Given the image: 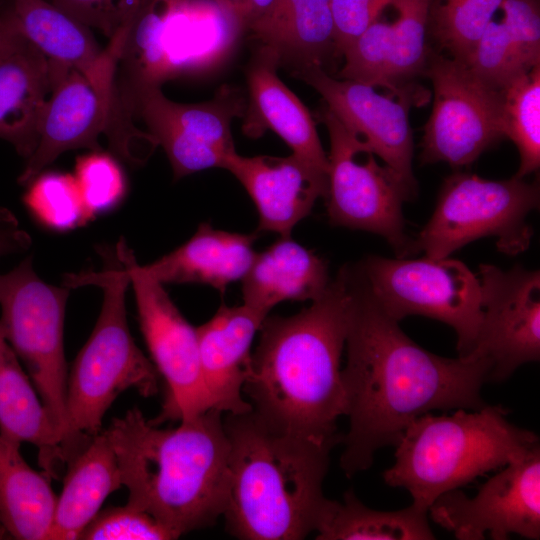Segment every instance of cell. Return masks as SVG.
Segmentation results:
<instances>
[{
	"mask_svg": "<svg viewBox=\"0 0 540 540\" xmlns=\"http://www.w3.org/2000/svg\"><path fill=\"white\" fill-rule=\"evenodd\" d=\"M115 253L128 272L141 332L166 385L161 413L150 421L159 425L202 414L211 403L200 369L196 327L181 314L163 284L137 263L123 240L116 245Z\"/></svg>",
	"mask_w": 540,
	"mask_h": 540,
	"instance_id": "obj_11",
	"label": "cell"
},
{
	"mask_svg": "<svg viewBox=\"0 0 540 540\" xmlns=\"http://www.w3.org/2000/svg\"><path fill=\"white\" fill-rule=\"evenodd\" d=\"M319 540H431L428 511L414 504L397 511L367 507L348 489L342 501L326 500L316 524Z\"/></svg>",
	"mask_w": 540,
	"mask_h": 540,
	"instance_id": "obj_30",
	"label": "cell"
},
{
	"mask_svg": "<svg viewBox=\"0 0 540 540\" xmlns=\"http://www.w3.org/2000/svg\"><path fill=\"white\" fill-rule=\"evenodd\" d=\"M102 254V271L66 278L67 287H100L103 302L94 329L68 372L62 445L65 463L102 431L105 413L121 393L135 389L148 398L158 392L160 375L129 330L125 301L130 284L128 272L115 252Z\"/></svg>",
	"mask_w": 540,
	"mask_h": 540,
	"instance_id": "obj_6",
	"label": "cell"
},
{
	"mask_svg": "<svg viewBox=\"0 0 540 540\" xmlns=\"http://www.w3.org/2000/svg\"><path fill=\"white\" fill-rule=\"evenodd\" d=\"M423 74L431 80L434 92L421 141L423 164L464 167L505 138L500 90L463 61L431 53Z\"/></svg>",
	"mask_w": 540,
	"mask_h": 540,
	"instance_id": "obj_12",
	"label": "cell"
},
{
	"mask_svg": "<svg viewBox=\"0 0 540 540\" xmlns=\"http://www.w3.org/2000/svg\"><path fill=\"white\" fill-rule=\"evenodd\" d=\"M223 168L236 177L255 204L258 230L280 237L290 236L316 200L327 193V173L294 154L245 157L234 152Z\"/></svg>",
	"mask_w": 540,
	"mask_h": 540,
	"instance_id": "obj_20",
	"label": "cell"
},
{
	"mask_svg": "<svg viewBox=\"0 0 540 540\" xmlns=\"http://www.w3.org/2000/svg\"><path fill=\"white\" fill-rule=\"evenodd\" d=\"M30 243V236L19 228L18 221L0 224V258L7 254L24 251Z\"/></svg>",
	"mask_w": 540,
	"mask_h": 540,
	"instance_id": "obj_41",
	"label": "cell"
},
{
	"mask_svg": "<svg viewBox=\"0 0 540 540\" xmlns=\"http://www.w3.org/2000/svg\"><path fill=\"white\" fill-rule=\"evenodd\" d=\"M7 536L8 535H7L6 531L4 530L2 525L0 524V539H6V538H8Z\"/></svg>",
	"mask_w": 540,
	"mask_h": 540,
	"instance_id": "obj_44",
	"label": "cell"
},
{
	"mask_svg": "<svg viewBox=\"0 0 540 540\" xmlns=\"http://www.w3.org/2000/svg\"><path fill=\"white\" fill-rule=\"evenodd\" d=\"M223 422L230 445L227 531L246 540H298L314 532L334 447L275 430L252 411Z\"/></svg>",
	"mask_w": 540,
	"mask_h": 540,
	"instance_id": "obj_4",
	"label": "cell"
},
{
	"mask_svg": "<svg viewBox=\"0 0 540 540\" xmlns=\"http://www.w3.org/2000/svg\"><path fill=\"white\" fill-rule=\"evenodd\" d=\"M17 221L13 213L5 208H0V224Z\"/></svg>",
	"mask_w": 540,
	"mask_h": 540,
	"instance_id": "obj_43",
	"label": "cell"
},
{
	"mask_svg": "<svg viewBox=\"0 0 540 540\" xmlns=\"http://www.w3.org/2000/svg\"><path fill=\"white\" fill-rule=\"evenodd\" d=\"M294 76L314 88L341 124L362 139L416 192L412 170L414 145L409 122L410 107L420 100L418 95L415 96V90L407 86L381 94L376 87L334 78L317 65L296 70Z\"/></svg>",
	"mask_w": 540,
	"mask_h": 540,
	"instance_id": "obj_16",
	"label": "cell"
},
{
	"mask_svg": "<svg viewBox=\"0 0 540 540\" xmlns=\"http://www.w3.org/2000/svg\"><path fill=\"white\" fill-rule=\"evenodd\" d=\"M503 0H431L429 35L447 56L467 61Z\"/></svg>",
	"mask_w": 540,
	"mask_h": 540,
	"instance_id": "obj_32",
	"label": "cell"
},
{
	"mask_svg": "<svg viewBox=\"0 0 540 540\" xmlns=\"http://www.w3.org/2000/svg\"><path fill=\"white\" fill-rule=\"evenodd\" d=\"M265 317L244 304H223L209 321L196 327L200 369L211 408L227 414L251 411L243 386L253 339Z\"/></svg>",
	"mask_w": 540,
	"mask_h": 540,
	"instance_id": "obj_22",
	"label": "cell"
},
{
	"mask_svg": "<svg viewBox=\"0 0 540 540\" xmlns=\"http://www.w3.org/2000/svg\"><path fill=\"white\" fill-rule=\"evenodd\" d=\"M73 176L89 219L115 208L127 191L122 167L115 157L101 150L78 157Z\"/></svg>",
	"mask_w": 540,
	"mask_h": 540,
	"instance_id": "obj_35",
	"label": "cell"
},
{
	"mask_svg": "<svg viewBox=\"0 0 540 540\" xmlns=\"http://www.w3.org/2000/svg\"><path fill=\"white\" fill-rule=\"evenodd\" d=\"M115 451L128 504L141 509L178 538L214 525L230 492V445L222 412L210 408L161 429L137 408L105 430Z\"/></svg>",
	"mask_w": 540,
	"mask_h": 540,
	"instance_id": "obj_3",
	"label": "cell"
},
{
	"mask_svg": "<svg viewBox=\"0 0 540 540\" xmlns=\"http://www.w3.org/2000/svg\"><path fill=\"white\" fill-rule=\"evenodd\" d=\"M539 205V186L524 178L489 180L454 173L442 186L435 210L412 244V253L438 259L466 244L493 236L507 255L525 251L533 234L528 214Z\"/></svg>",
	"mask_w": 540,
	"mask_h": 540,
	"instance_id": "obj_7",
	"label": "cell"
},
{
	"mask_svg": "<svg viewBox=\"0 0 540 540\" xmlns=\"http://www.w3.org/2000/svg\"><path fill=\"white\" fill-rule=\"evenodd\" d=\"M330 282L326 262L288 237L255 258L242 279L243 304L267 316L277 304L315 300Z\"/></svg>",
	"mask_w": 540,
	"mask_h": 540,
	"instance_id": "obj_24",
	"label": "cell"
},
{
	"mask_svg": "<svg viewBox=\"0 0 540 540\" xmlns=\"http://www.w3.org/2000/svg\"><path fill=\"white\" fill-rule=\"evenodd\" d=\"M278 54L261 45L246 69L248 102L242 131L259 138L266 130L275 132L292 154L328 174V155L319 139L315 122L307 107L281 81Z\"/></svg>",
	"mask_w": 540,
	"mask_h": 540,
	"instance_id": "obj_21",
	"label": "cell"
},
{
	"mask_svg": "<svg viewBox=\"0 0 540 540\" xmlns=\"http://www.w3.org/2000/svg\"><path fill=\"white\" fill-rule=\"evenodd\" d=\"M144 0H51L89 28L111 39L137 15Z\"/></svg>",
	"mask_w": 540,
	"mask_h": 540,
	"instance_id": "obj_37",
	"label": "cell"
},
{
	"mask_svg": "<svg viewBox=\"0 0 540 540\" xmlns=\"http://www.w3.org/2000/svg\"><path fill=\"white\" fill-rule=\"evenodd\" d=\"M482 320L474 350L490 369L487 382H502L540 359V273L481 264Z\"/></svg>",
	"mask_w": 540,
	"mask_h": 540,
	"instance_id": "obj_15",
	"label": "cell"
},
{
	"mask_svg": "<svg viewBox=\"0 0 540 540\" xmlns=\"http://www.w3.org/2000/svg\"><path fill=\"white\" fill-rule=\"evenodd\" d=\"M372 296L393 319L422 315L451 326L458 356L475 347L482 320L479 277L460 260L368 257L358 269Z\"/></svg>",
	"mask_w": 540,
	"mask_h": 540,
	"instance_id": "obj_9",
	"label": "cell"
},
{
	"mask_svg": "<svg viewBox=\"0 0 540 540\" xmlns=\"http://www.w3.org/2000/svg\"><path fill=\"white\" fill-rule=\"evenodd\" d=\"M347 361L342 369L349 429L340 466L347 477L433 410H478L489 362L475 354L445 358L416 344L377 303L358 269L349 268Z\"/></svg>",
	"mask_w": 540,
	"mask_h": 540,
	"instance_id": "obj_1",
	"label": "cell"
},
{
	"mask_svg": "<svg viewBox=\"0 0 540 540\" xmlns=\"http://www.w3.org/2000/svg\"><path fill=\"white\" fill-rule=\"evenodd\" d=\"M465 64L480 79L498 90L534 68L527 62L497 13L483 30Z\"/></svg>",
	"mask_w": 540,
	"mask_h": 540,
	"instance_id": "obj_34",
	"label": "cell"
},
{
	"mask_svg": "<svg viewBox=\"0 0 540 540\" xmlns=\"http://www.w3.org/2000/svg\"><path fill=\"white\" fill-rule=\"evenodd\" d=\"M48 540H78L105 499L122 485L113 445L105 430L93 436L67 462Z\"/></svg>",
	"mask_w": 540,
	"mask_h": 540,
	"instance_id": "obj_25",
	"label": "cell"
},
{
	"mask_svg": "<svg viewBox=\"0 0 540 540\" xmlns=\"http://www.w3.org/2000/svg\"><path fill=\"white\" fill-rule=\"evenodd\" d=\"M431 0H390L388 20L382 10L344 51L337 78L399 91L423 74L432 53L427 43Z\"/></svg>",
	"mask_w": 540,
	"mask_h": 540,
	"instance_id": "obj_17",
	"label": "cell"
},
{
	"mask_svg": "<svg viewBox=\"0 0 540 540\" xmlns=\"http://www.w3.org/2000/svg\"><path fill=\"white\" fill-rule=\"evenodd\" d=\"M246 102L230 87H221L215 98L197 104L168 99L159 85L139 90L132 102L148 134L161 145L170 161L174 179L213 168H223L236 152L231 122L242 117Z\"/></svg>",
	"mask_w": 540,
	"mask_h": 540,
	"instance_id": "obj_13",
	"label": "cell"
},
{
	"mask_svg": "<svg viewBox=\"0 0 540 540\" xmlns=\"http://www.w3.org/2000/svg\"><path fill=\"white\" fill-rule=\"evenodd\" d=\"M48 92L49 61L30 43L0 62V139L26 159L37 146Z\"/></svg>",
	"mask_w": 540,
	"mask_h": 540,
	"instance_id": "obj_27",
	"label": "cell"
},
{
	"mask_svg": "<svg viewBox=\"0 0 540 540\" xmlns=\"http://www.w3.org/2000/svg\"><path fill=\"white\" fill-rule=\"evenodd\" d=\"M28 42L0 15V62L22 49Z\"/></svg>",
	"mask_w": 540,
	"mask_h": 540,
	"instance_id": "obj_42",
	"label": "cell"
},
{
	"mask_svg": "<svg viewBox=\"0 0 540 540\" xmlns=\"http://www.w3.org/2000/svg\"><path fill=\"white\" fill-rule=\"evenodd\" d=\"M0 15L49 61L76 69L100 91L110 95L122 40L110 39L101 49L91 28L46 0H1Z\"/></svg>",
	"mask_w": 540,
	"mask_h": 540,
	"instance_id": "obj_18",
	"label": "cell"
},
{
	"mask_svg": "<svg viewBox=\"0 0 540 540\" xmlns=\"http://www.w3.org/2000/svg\"><path fill=\"white\" fill-rule=\"evenodd\" d=\"M227 8L239 21L243 29L250 30L267 16L278 0H214Z\"/></svg>",
	"mask_w": 540,
	"mask_h": 540,
	"instance_id": "obj_40",
	"label": "cell"
},
{
	"mask_svg": "<svg viewBox=\"0 0 540 540\" xmlns=\"http://www.w3.org/2000/svg\"><path fill=\"white\" fill-rule=\"evenodd\" d=\"M68 296L67 286L50 285L36 274L31 257L0 274V328L59 432L61 448L66 434L63 330Z\"/></svg>",
	"mask_w": 540,
	"mask_h": 540,
	"instance_id": "obj_8",
	"label": "cell"
},
{
	"mask_svg": "<svg viewBox=\"0 0 540 540\" xmlns=\"http://www.w3.org/2000/svg\"><path fill=\"white\" fill-rule=\"evenodd\" d=\"M508 410L488 405L452 415L423 414L395 445V463L385 483L406 489L412 504L428 511L442 494L505 466L539 446V437L512 424Z\"/></svg>",
	"mask_w": 540,
	"mask_h": 540,
	"instance_id": "obj_5",
	"label": "cell"
},
{
	"mask_svg": "<svg viewBox=\"0 0 540 540\" xmlns=\"http://www.w3.org/2000/svg\"><path fill=\"white\" fill-rule=\"evenodd\" d=\"M256 239L255 233L228 232L205 222L187 242L143 267L161 284L201 283L223 293L249 270Z\"/></svg>",
	"mask_w": 540,
	"mask_h": 540,
	"instance_id": "obj_23",
	"label": "cell"
},
{
	"mask_svg": "<svg viewBox=\"0 0 540 540\" xmlns=\"http://www.w3.org/2000/svg\"><path fill=\"white\" fill-rule=\"evenodd\" d=\"M316 117L326 126L330 138L325 196L329 222L382 236L399 258L412 253L413 241L405 233L402 205L416 192L393 169L379 164L369 146L325 105Z\"/></svg>",
	"mask_w": 540,
	"mask_h": 540,
	"instance_id": "obj_10",
	"label": "cell"
},
{
	"mask_svg": "<svg viewBox=\"0 0 540 540\" xmlns=\"http://www.w3.org/2000/svg\"><path fill=\"white\" fill-rule=\"evenodd\" d=\"M250 31L278 54L280 65L289 63L294 71L324 68L327 58L337 55L331 0H278Z\"/></svg>",
	"mask_w": 540,
	"mask_h": 540,
	"instance_id": "obj_28",
	"label": "cell"
},
{
	"mask_svg": "<svg viewBox=\"0 0 540 540\" xmlns=\"http://www.w3.org/2000/svg\"><path fill=\"white\" fill-rule=\"evenodd\" d=\"M0 433L38 448L45 474L57 477L65 463L61 437L33 382L0 328Z\"/></svg>",
	"mask_w": 540,
	"mask_h": 540,
	"instance_id": "obj_26",
	"label": "cell"
},
{
	"mask_svg": "<svg viewBox=\"0 0 540 540\" xmlns=\"http://www.w3.org/2000/svg\"><path fill=\"white\" fill-rule=\"evenodd\" d=\"M0 2H1V0H0Z\"/></svg>",
	"mask_w": 540,
	"mask_h": 540,
	"instance_id": "obj_45",
	"label": "cell"
},
{
	"mask_svg": "<svg viewBox=\"0 0 540 540\" xmlns=\"http://www.w3.org/2000/svg\"><path fill=\"white\" fill-rule=\"evenodd\" d=\"M178 537L149 513L130 504L100 510L78 540H170Z\"/></svg>",
	"mask_w": 540,
	"mask_h": 540,
	"instance_id": "obj_36",
	"label": "cell"
},
{
	"mask_svg": "<svg viewBox=\"0 0 540 540\" xmlns=\"http://www.w3.org/2000/svg\"><path fill=\"white\" fill-rule=\"evenodd\" d=\"M432 520L459 540L540 538V446L507 464L470 498L459 488L429 507Z\"/></svg>",
	"mask_w": 540,
	"mask_h": 540,
	"instance_id": "obj_14",
	"label": "cell"
},
{
	"mask_svg": "<svg viewBox=\"0 0 540 540\" xmlns=\"http://www.w3.org/2000/svg\"><path fill=\"white\" fill-rule=\"evenodd\" d=\"M389 1L331 0L337 55H343Z\"/></svg>",
	"mask_w": 540,
	"mask_h": 540,
	"instance_id": "obj_39",
	"label": "cell"
},
{
	"mask_svg": "<svg viewBox=\"0 0 540 540\" xmlns=\"http://www.w3.org/2000/svg\"><path fill=\"white\" fill-rule=\"evenodd\" d=\"M500 92L503 133L519 152L520 164L515 176L524 178L540 166V65Z\"/></svg>",
	"mask_w": 540,
	"mask_h": 540,
	"instance_id": "obj_31",
	"label": "cell"
},
{
	"mask_svg": "<svg viewBox=\"0 0 540 540\" xmlns=\"http://www.w3.org/2000/svg\"><path fill=\"white\" fill-rule=\"evenodd\" d=\"M26 186L24 204L45 227L67 231L90 220L72 174L42 171Z\"/></svg>",
	"mask_w": 540,
	"mask_h": 540,
	"instance_id": "obj_33",
	"label": "cell"
},
{
	"mask_svg": "<svg viewBox=\"0 0 540 540\" xmlns=\"http://www.w3.org/2000/svg\"><path fill=\"white\" fill-rule=\"evenodd\" d=\"M20 446L0 433V524L9 538L48 540L57 496L50 478L29 466Z\"/></svg>",
	"mask_w": 540,
	"mask_h": 540,
	"instance_id": "obj_29",
	"label": "cell"
},
{
	"mask_svg": "<svg viewBox=\"0 0 540 540\" xmlns=\"http://www.w3.org/2000/svg\"><path fill=\"white\" fill-rule=\"evenodd\" d=\"M112 113V97L80 71L51 70V96L42 112L37 146L18 182L26 186L66 151L101 150L98 138L107 135Z\"/></svg>",
	"mask_w": 540,
	"mask_h": 540,
	"instance_id": "obj_19",
	"label": "cell"
},
{
	"mask_svg": "<svg viewBox=\"0 0 540 540\" xmlns=\"http://www.w3.org/2000/svg\"><path fill=\"white\" fill-rule=\"evenodd\" d=\"M498 13L527 62L540 65L539 0H503Z\"/></svg>",
	"mask_w": 540,
	"mask_h": 540,
	"instance_id": "obj_38",
	"label": "cell"
},
{
	"mask_svg": "<svg viewBox=\"0 0 540 540\" xmlns=\"http://www.w3.org/2000/svg\"><path fill=\"white\" fill-rule=\"evenodd\" d=\"M350 312L349 268L292 316H266L243 394L251 411L280 432L335 446L346 414L341 374Z\"/></svg>",
	"mask_w": 540,
	"mask_h": 540,
	"instance_id": "obj_2",
	"label": "cell"
}]
</instances>
